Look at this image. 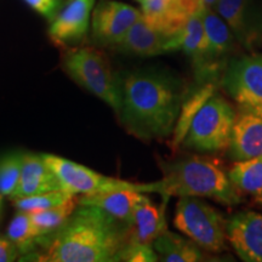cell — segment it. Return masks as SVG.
<instances>
[{
    "label": "cell",
    "mask_w": 262,
    "mask_h": 262,
    "mask_svg": "<svg viewBox=\"0 0 262 262\" xmlns=\"http://www.w3.org/2000/svg\"><path fill=\"white\" fill-rule=\"evenodd\" d=\"M215 11L227 24L239 45L248 51L260 45L262 19L251 0H219Z\"/></svg>",
    "instance_id": "12"
},
{
    "label": "cell",
    "mask_w": 262,
    "mask_h": 262,
    "mask_svg": "<svg viewBox=\"0 0 262 262\" xmlns=\"http://www.w3.org/2000/svg\"><path fill=\"white\" fill-rule=\"evenodd\" d=\"M164 229H166L165 206L155 204L146 193H142L134 210L127 241L152 245Z\"/></svg>",
    "instance_id": "18"
},
{
    "label": "cell",
    "mask_w": 262,
    "mask_h": 262,
    "mask_svg": "<svg viewBox=\"0 0 262 262\" xmlns=\"http://www.w3.org/2000/svg\"><path fill=\"white\" fill-rule=\"evenodd\" d=\"M221 84L239 110L262 114V55L249 54L229 60Z\"/></svg>",
    "instance_id": "8"
},
{
    "label": "cell",
    "mask_w": 262,
    "mask_h": 262,
    "mask_svg": "<svg viewBox=\"0 0 262 262\" xmlns=\"http://www.w3.org/2000/svg\"><path fill=\"white\" fill-rule=\"evenodd\" d=\"M117 261L126 262H155L159 261L153 245L141 244L127 241L117 255Z\"/></svg>",
    "instance_id": "28"
},
{
    "label": "cell",
    "mask_w": 262,
    "mask_h": 262,
    "mask_svg": "<svg viewBox=\"0 0 262 262\" xmlns=\"http://www.w3.org/2000/svg\"><path fill=\"white\" fill-rule=\"evenodd\" d=\"M77 206L78 196L75 198L73 195L68 201H66L63 204L44 209V210L28 212L38 239L48 237V235L57 232L67 222Z\"/></svg>",
    "instance_id": "22"
},
{
    "label": "cell",
    "mask_w": 262,
    "mask_h": 262,
    "mask_svg": "<svg viewBox=\"0 0 262 262\" xmlns=\"http://www.w3.org/2000/svg\"><path fill=\"white\" fill-rule=\"evenodd\" d=\"M227 150L234 162L262 157V114L238 108Z\"/></svg>",
    "instance_id": "15"
},
{
    "label": "cell",
    "mask_w": 262,
    "mask_h": 262,
    "mask_svg": "<svg viewBox=\"0 0 262 262\" xmlns=\"http://www.w3.org/2000/svg\"><path fill=\"white\" fill-rule=\"evenodd\" d=\"M202 84V86H199L193 93L187 91L185 98H183L178 122H176L175 129L172 131L173 136L171 146L173 149L182 145L186 134H187L189 125H191L196 112L209 100V97L216 93V81H208V83Z\"/></svg>",
    "instance_id": "21"
},
{
    "label": "cell",
    "mask_w": 262,
    "mask_h": 262,
    "mask_svg": "<svg viewBox=\"0 0 262 262\" xmlns=\"http://www.w3.org/2000/svg\"><path fill=\"white\" fill-rule=\"evenodd\" d=\"M196 2H198L199 6H201V10H204V9L215 10L219 0H196Z\"/></svg>",
    "instance_id": "31"
},
{
    "label": "cell",
    "mask_w": 262,
    "mask_h": 262,
    "mask_svg": "<svg viewBox=\"0 0 262 262\" xmlns=\"http://www.w3.org/2000/svg\"><path fill=\"white\" fill-rule=\"evenodd\" d=\"M73 196L70 193H67L63 189L61 191H52L41 193V194L24 196V198H16L12 199L14 206L17 210L31 212L37 210H44V209L52 208V206H57L63 204L66 201Z\"/></svg>",
    "instance_id": "27"
},
{
    "label": "cell",
    "mask_w": 262,
    "mask_h": 262,
    "mask_svg": "<svg viewBox=\"0 0 262 262\" xmlns=\"http://www.w3.org/2000/svg\"><path fill=\"white\" fill-rule=\"evenodd\" d=\"M18 249L9 238H0V262L15 261L18 255Z\"/></svg>",
    "instance_id": "30"
},
{
    "label": "cell",
    "mask_w": 262,
    "mask_h": 262,
    "mask_svg": "<svg viewBox=\"0 0 262 262\" xmlns=\"http://www.w3.org/2000/svg\"><path fill=\"white\" fill-rule=\"evenodd\" d=\"M123 54L141 57L158 56L168 52L181 50V33L168 34L152 27L145 18L141 17L133 25L122 40L114 47Z\"/></svg>",
    "instance_id": "11"
},
{
    "label": "cell",
    "mask_w": 262,
    "mask_h": 262,
    "mask_svg": "<svg viewBox=\"0 0 262 262\" xmlns=\"http://www.w3.org/2000/svg\"><path fill=\"white\" fill-rule=\"evenodd\" d=\"M129 234L130 226L96 206L78 204L57 232L38 239L44 251L35 256L49 262H114Z\"/></svg>",
    "instance_id": "2"
},
{
    "label": "cell",
    "mask_w": 262,
    "mask_h": 262,
    "mask_svg": "<svg viewBox=\"0 0 262 262\" xmlns=\"http://www.w3.org/2000/svg\"><path fill=\"white\" fill-rule=\"evenodd\" d=\"M62 185L56 173L45 162L42 156L34 153H24L22 171L17 188L10 198H24L41 194V193L61 191Z\"/></svg>",
    "instance_id": "17"
},
{
    "label": "cell",
    "mask_w": 262,
    "mask_h": 262,
    "mask_svg": "<svg viewBox=\"0 0 262 262\" xmlns=\"http://www.w3.org/2000/svg\"><path fill=\"white\" fill-rule=\"evenodd\" d=\"M228 178L235 188L262 201V157L235 162Z\"/></svg>",
    "instance_id": "23"
},
{
    "label": "cell",
    "mask_w": 262,
    "mask_h": 262,
    "mask_svg": "<svg viewBox=\"0 0 262 262\" xmlns=\"http://www.w3.org/2000/svg\"><path fill=\"white\" fill-rule=\"evenodd\" d=\"M164 172L163 198H211L226 205H237L241 202L238 189L229 180L228 172L214 159L186 157L166 165Z\"/></svg>",
    "instance_id": "3"
},
{
    "label": "cell",
    "mask_w": 262,
    "mask_h": 262,
    "mask_svg": "<svg viewBox=\"0 0 262 262\" xmlns=\"http://www.w3.org/2000/svg\"><path fill=\"white\" fill-rule=\"evenodd\" d=\"M226 239L245 262H262V214L242 211L225 225Z\"/></svg>",
    "instance_id": "13"
},
{
    "label": "cell",
    "mask_w": 262,
    "mask_h": 262,
    "mask_svg": "<svg viewBox=\"0 0 262 262\" xmlns=\"http://www.w3.org/2000/svg\"><path fill=\"white\" fill-rule=\"evenodd\" d=\"M136 2H139V3H140V4H142V3H145V2H146V0H136Z\"/></svg>",
    "instance_id": "32"
},
{
    "label": "cell",
    "mask_w": 262,
    "mask_h": 262,
    "mask_svg": "<svg viewBox=\"0 0 262 262\" xmlns=\"http://www.w3.org/2000/svg\"><path fill=\"white\" fill-rule=\"evenodd\" d=\"M205 31V49L201 63L195 70L196 79L203 83L215 81L219 71H224L228 62L227 57L234 51L235 40L233 33L215 10H201Z\"/></svg>",
    "instance_id": "9"
},
{
    "label": "cell",
    "mask_w": 262,
    "mask_h": 262,
    "mask_svg": "<svg viewBox=\"0 0 262 262\" xmlns=\"http://www.w3.org/2000/svg\"><path fill=\"white\" fill-rule=\"evenodd\" d=\"M24 153L12 152L0 157V195L11 196L17 188Z\"/></svg>",
    "instance_id": "26"
},
{
    "label": "cell",
    "mask_w": 262,
    "mask_h": 262,
    "mask_svg": "<svg viewBox=\"0 0 262 262\" xmlns=\"http://www.w3.org/2000/svg\"><path fill=\"white\" fill-rule=\"evenodd\" d=\"M62 67L75 83L107 103L118 114L120 108L119 78L113 73L106 54L96 48H66Z\"/></svg>",
    "instance_id": "4"
},
{
    "label": "cell",
    "mask_w": 262,
    "mask_h": 262,
    "mask_svg": "<svg viewBox=\"0 0 262 262\" xmlns=\"http://www.w3.org/2000/svg\"><path fill=\"white\" fill-rule=\"evenodd\" d=\"M226 222L208 203L196 196H181L176 204L173 226L183 235L210 253L226 249Z\"/></svg>",
    "instance_id": "6"
},
{
    "label": "cell",
    "mask_w": 262,
    "mask_h": 262,
    "mask_svg": "<svg viewBox=\"0 0 262 262\" xmlns=\"http://www.w3.org/2000/svg\"><path fill=\"white\" fill-rule=\"evenodd\" d=\"M142 192L133 189H117L94 194H81L78 196V204L93 205L106 212L117 221L131 226L134 210L140 201Z\"/></svg>",
    "instance_id": "19"
},
{
    "label": "cell",
    "mask_w": 262,
    "mask_h": 262,
    "mask_svg": "<svg viewBox=\"0 0 262 262\" xmlns=\"http://www.w3.org/2000/svg\"><path fill=\"white\" fill-rule=\"evenodd\" d=\"M205 49V31L201 11L191 15L181 32V50L192 60L193 67L201 63Z\"/></svg>",
    "instance_id": "24"
},
{
    "label": "cell",
    "mask_w": 262,
    "mask_h": 262,
    "mask_svg": "<svg viewBox=\"0 0 262 262\" xmlns=\"http://www.w3.org/2000/svg\"><path fill=\"white\" fill-rule=\"evenodd\" d=\"M118 116L127 133L143 141L169 137L175 129L185 83L165 70H137L119 74Z\"/></svg>",
    "instance_id": "1"
},
{
    "label": "cell",
    "mask_w": 262,
    "mask_h": 262,
    "mask_svg": "<svg viewBox=\"0 0 262 262\" xmlns=\"http://www.w3.org/2000/svg\"><path fill=\"white\" fill-rule=\"evenodd\" d=\"M8 238L16 244L19 253L29 254L34 250L35 245H38V237L28 212L17 211L9 225Z\"/></svg>",
    "instance_id": "25"
},
{
    "label": "cell",
    "mask_w": 262,
    "mask_h": 262,
    "mask_svg": "<svg viewBox=\"0 0 262 262\" xmlns=\"http://www.w3.org/2000/svg\"><path fill=\"white\" fill-rule=\"evenodd\" d=\"M237 112L226 98L215 93L193 118L182 145L199 153L227 149Z\"/></svg>",
    "instance_id": "5"
},
{
    "label": "cell",
    "mask_w": 262,
    "mask_h": 262,
    "mask_svg": "<svg viewBox=\"0 0 262 262\" xmlns=\"http://www.w3.org/2000/svg\"><path fill=\"white\" fill-rule=\"evenodd\" d=\"M25 2L51 22L58 15L63 4V0H25Z\"/></svg>",
    "instance_id": "29"
},
{
    "label": "cell",
    "mask_w": 262,
    "mask_h": 262,
    "mask_svg": "<svg viewBox=\"0 0 262 262\" xmlns=\"http://www.w3.org/2000/svg\"><path fill=\"white\" fill-rule=\"evenodd\" d=\"M201 11L196 0H146L141 14L148 24L168 34H180L191 15Z\"/></svg>",
    "instance_id": "14"
},
{
    "label": "cell",
    "mask_w": 262,
    "mask_h": 262,
    "mask_svg": "<svg viewBox=\"0 0 262 262\" xmlns=\"http://www.w3.org/2000/svg\"><path fill=\"white\" fill-rule=\"evenodd\" d=\"M141 17V11L124 3L101 0L93 14V40L100 47L114 48Z\"/></svg>",
    "instance_id": "10"
},
{
    "label": "cell",
    "mask_w": 262,
    "mask_h": 262,
    "mask_svg": "<svg viewBox=\"0 0 262 262\" xmlns=\"http://www.w3.org/2000/svg\"><path fill=\"white\" fill-rule=\"evenodd\" d=\"M0 203H2V195H0Z\"/></svg>",
    "instance_id": "33"
},
{
    "label": "cell",
    "mask_w": 262,
    "mask_h": 262,
    "mask_svg": "<svg viewBox=\"0 0 262 262\" xmlns=\"http://www.w3.org/2000/svg\"><path fill=\"white\" fill-rule=\"evenodd\" d=\"M95 0H70L54 18L49 34L57 44L79 42L89 29L90 15Z\"/></svg>",
    "instance_id": "16"
},
{
    "label": "cell",
    "mask_w": 262,
    "mask_h": 262,
    "mask_svg": "<svg viewBox=\"0 0 262 262\" xmlns=\"http://www.w3.org/2000/svg\"><path fill=\"white\" fill-rule=\"evenodd\" d=\"M153 249L160 261L165 262H199L204 260L202 248L189 238L164 229L153 242Z\"/></svg>",
    "instance_id": "20"
},
{
    "label": "cell",
    "mask_w": 262,
    "mask_h": 262,
    "mask_svg": "<svg viewBox=\"0 0 262 262\" xmlns=\"http://www.w3.org/2000/svg\"><path fill=\"white\" fill-rule=\"evenodd\" d=\"M52 171L60 180L63 191L75 194H94V193L133 189L142 193H163V181L153 183H135L104 176L86 166L73 163L57 156L41 155Z\"/></svg>",
    "instance_id": "7"
}]
</instances>
